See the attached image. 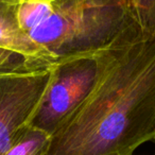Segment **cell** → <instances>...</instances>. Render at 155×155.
<instances>
[{
	"label": "cell",
	"mask_w": 155,
	"mask_h": 155,
	"mask_svg": "<svg viewBox=\"0 0 155 155\" xmlns=\"http://www.w3.org/2000/svg\"><path fill=\"white\" fill-rule=\"evenodd\" d=\"M19 0H0V77L52 69L58 58L20 28Z\"/></svg>",
	"instance_id": "cell-5"
},
{
	"label": "cell",
	"mask_w": 155,
	"mask_h": 155,
	"mask_svg": "<svg viewBox=\"0 0 155 155\" xmlns=\"http://www.w3.org/2000/svg\"><path fill=\"white\" fill-rule=\"evenodd\" d=\"M55 67L29 74L0 77V155H5L30 127L53 80Z\"/></svg>",
	"instance_id": "cell-4"
},
{
	"label": "cell",
	"mask_w": 155,
	"mask_h": 155,
	"mask_svg": "<svg viewBox=\"0 0 155 155\" xmlns=\"http://www.w3.org/2000/svg\"><path fill=\"white\" fill-rule=\"evenodd\" d=\"M98 66V52L58 62L30 127L52 135L91 93Z\"/></svg>",
	"instance_id": "cell-3"
},
{
	"label": "cell",
	"mask_w": 155,
	"mask_h": 155,
	"mask_svg": "<svg viewBox=\"0 0 155 155\" xmlns=\"http://www.w3.org/2000/svg\"><path fill=\"white\" fill-rule=\"evenodd\" d=\"M51 135L30 127L5 155H49Z\"/></svg>",
	"instance_id": "cell-7"
},
{
	"label": "cell",
	"mask_w": 155,
	"mask_h": 155,
	"mask_svg": "<svg viewBox=\"0 0 155 155\" xmlns=\"http://www.w3.org/2000/svg\"><path fill=\"white\" fill-rule=\"evenodd\" d=\"M20 1H21V0H20Z\"/></svg>",
	"instance_id": "cell-9"
},
{
	"label": "cell",
	"mask_w": 155,
	"mask_h": 155,
	"mask_svg": "<svg viewBox=\"0 0 155 155\" xmlns=\"http://www.w3.org/2000/svg\"><path fill=\"white\" fill-rule=\"evenodd\" d=\"M54 12L29 35L58 63L91 55L138 24L133 0H52Z\"/></svg>",
	"instance_id": "cell-2"
},
{
	"label": "cell",
	"mask_w": 155,
	"mask_h": 155,
	"mask_svg": "<svg viewBox=\"0 0 155 155\" xmlns=\"http://www.w3.org/2000/svg\"><path fill=\"white\" fill-rule=\"evenodd\" d=\"M139 26L144 32L155 35V0H133Z\"/></svg>",
	"instance_id": "cell-8"
},
{
	"label": "cell",
	"mask_w": 155,
	"mask_h": 155,
	"mask_svg": "<svg viewBox=\"0 0 155 155\" xmlns=\"http://www.w3.org/2000/svg\"><path fill=\"white\" fill-rule=\"evenodd\" d=\"M54 12L52 0H19L17 19L20 28L27 33L43 25Z\"/></svg>",
	"instance_id": "cell-6"
},
{
	"label": "cell",
	"mask_w": 155,
	"mask_h": 155,
	"mask_svg": "<svg viewBox=\"0 0 155 155\" xmlns=\"http://www.w3.org/2000/svg\"><path fill=\"white\" fill-rule=\"evenodd\" d=\"M94 87L51 135L49 155H134L155 139V35L135 24L98 51Z\"/></svg>",
	"instance_id": "cell-1"
}]
</instances>
